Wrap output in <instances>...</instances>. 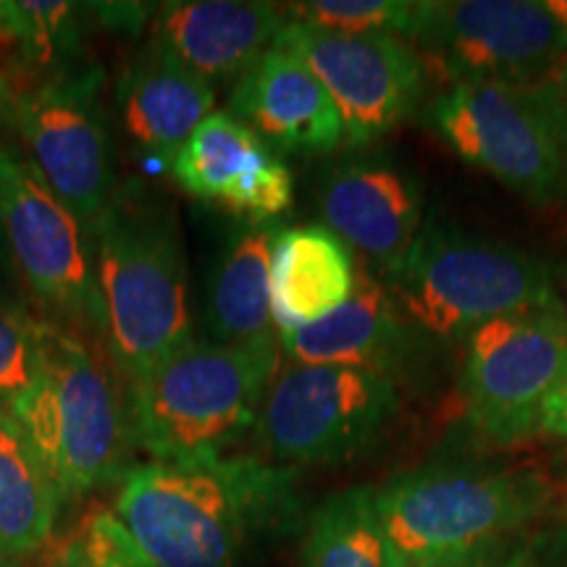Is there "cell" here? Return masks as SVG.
Masks as SVG:
<instances>
[{
  "instance_id": "2",
  "label": "cell",
  "mask_w": 567,
  "mask_h": 567,
  "mask_svg": "<svg viewBox=\"0 0 567 567\" xmlns=\"http://www.w3.org/2000/svg\"><path fill=\"white\" fill-rule=\"evenodd\" d=\"M101 331L130 384L193 344L187 264L174 213L142 193L113 195L92 224Z\"/></svg>"
},
{
  "instance_id": "17",
  "label": "cell",
  "mask_w": 567,
  "mask_h": 567,
  "mask_svg": "<svg viewBox=\"0 0 567 567\" xmlns=\"http://www.w3.org/2000/svg\"><path fill=\"white\" fill-rule=\"evenodd\" d=\"M321 216L326 229L392 276L423 229L421 189L400 168L354 163L323 184Z\"/></svg>"
},
{
  "instance_id": "15",
  "label": "cell",
  "mask_w": 567,
  "mask_h": 567,
  "mask_svg": "<svg viewBox=\"0 0 567 567\" xmlns=\"http://www.w3.org/2000/svg\"><path fill=\"white\" fill-rule=\"evenodd\" d=\"M168 168L184 193L221 205L250 224H274L295 197L287 163L231 111H213Z\"/></svg>"
},
{
  "instance_id": "19",
  "label": "cell",
  "mask_w": 567,
  "mask_h": 567,
  "mask_svg": "<svg viewBox=\"0 0 567 567\" xmlns=\"http://www.w3.org/2000/svg\"><path fill=\"white\" fill-rule=\"evenodd\" d=\"M118 105L132 145L172 166L179 147L216 109V87L147 48L122 76Z\"/></svg>"
},
{
  "instance_id": "1",
  "label": "cell",
  "mask_w": 567,
  "mask_h": 567,
  "mask_svg": "<svg viewBox=\"0 0 567 567\" xmlns=\"http://www.w3.org/2000/svg\"><path fill=\"white\" fill-rule=\"evenodd\" d=\"M113 515L155 567H243L297 526L295 471L208 455L130 465Z\"/></svg>"
},
{
  "instance_id": "9",
  "label": "cell",
  "mask_w": 567,
  "mask_h": 567,
  "mask_svg": "<svg viewBox=\"0 0 567 567\" xmlns=\"http://www.w3.org/2000/svg\"><path fill=\"white\" fill-rule=\"evenodd\" d=\"M567 371L559 305L494 318L465 339L463 415L481 442L513 446L538 434L542 410Z\"/></svg>"
},
{
  "instance_id": "29",
  "label": "cell",
  "mask_w": 567,
  "mask_h": 567,
  "mask_svg": "<svg viewBox=\"0 0 567 567\" xmlns=\"http://www.w3.org/2000/svg\"><path fill=\"white\" fill-rule=\"evenodd\" d=\"M520 567H567V523L530 530Z\"/></svg>"
},
{
  "instance_id": "24",
  "label": "cell",
  "mask_w": 567,
  "mask_h": 567,
  "mask_svg": "<svg viewBox=\"0 0 567 567\" xmlns=\"http://www.w3.org/2000/svg\"><path fill=\"white\" fill-rule=\"evenodd\" d=\"M84 9L66 0H0V55L27 71L53 69V80L69 74L82 45Z\"/></svg>"
},
{
  "instance_id": "4",
  "label": "cell",
  "mask_w": 567,
  "mask_h": 567,
  "mask_svg": "<svg viewBox=\"0 0 567 567\" xmlns=\"http://www.w3.org/2000/svg\"><path fill=\"white\" fill-rule=\"evenodd\" d=\"M555 502V484L534 467L476 463L415 467L375 488L381 526L400 567L526 534Z\"/></svg>"
},
{
  "instance_id": "31",
  "label": "cell",
  "mask_w": 567,
  "mask_h": 567,
  "mask_svg": "<svg viewBox=\"0 0 567 567\" xmlns=\"http://www.w3.org/2000/svg\"><path fill=\"white\" fill-rule=\"evenodd\" d=\"M42 567H87V559H84V551H82V542H80V534L74 538H66V542L59 544L51 555H48L45 563Z\"/></svg>"
},
{
  "instance_id": "18",
  "label": "cell",
  "mask_w": 567,
  "mask_h": 567,
  "mask_svg": "<svg viewBox=\"0 0 567 567\" xmlns=\"http://www.w3.org/2000/svg\"><path fill=\"white\" fill-rule=\"evenodd\" d=\"M231 116L287 153H331L344 142L329 92L297 55L276 45L234 84Z\"/></svg>"
},
{
  "instance_id": "5",
  "label": "cell",
  "mask_w": 567,
  "mask_h": 567,
  "mask_svg": "<svg viewBox=\"0 0 567 567\" xmlns=\"http://www.w3.org/2000/svg\"><path fill=\"white\" fill-rule=\"evenodd\" d=\"M384 284L402 313L431 339H467L494 318L559 305L544 260L439 221L423 226Z\"/></svg>"
},
{
  "instance_id": "27",
  "label": "cell",
  "mask_w": 567,
  "mask_h": 567,
  "mask_svg": "<svg viewBox=\"0 0 567 567\" xmlns=\"http://www.w3.org/2000/svg\"><path fill=\"white\" fill-rule=\"evenodd\" d=\"M80 542L87 567H155L109 509H97L84 520Z\"/></svg>"
},
{
  "instance_id": "30",
  "label": "cell",
  "mask_w": 567,
  "mask_h": 567,
  "mask_svg": "<svg viewBox=\"0 0 567 567\" xmlns=\"http://www.w3.org/2000/svg\"><path fill=\"white\" fill-rule=\"evenodd\" d=\"M538 434L551 439H567V371L557 381V386L551 389L547 405L542 410Z\"/></svg>"
},
{
  "instance_id": "34",
  "label": "cell",
  "mask_w": 567,
  "mask_h": 567,
  "mask_svg": "<svg viewBox=\"0 0 567 567\" xmlns=\"http://www.w3.org/2000/svg\"><path fill=\"white\" fill-rule=\"evenodd\" d=\"M6 97H9V84H6L3 74H0V105H3Z\"/></svg>"
},
{
  "instance_id": "26",
  "label": "cell",
  "mask_w": 567,
  "mask_h": 567,
  "mask_svg": "<svg viewBox=\"0 0 567 567\" xmlns=\"http://www.w3.org/2000/svg\"><path fill=\"white\" fill-rule=\"evenodd\" d=\"M42 363V323L0 305V410L6 415L30 394Z\"/></svg>"
},
{
  "instance_id": "20",
  "label": "cell",
  "mask_w": 567,
  "mask_h": 567,
  "mask_svg": "<svg viewBox=\"0 0 567 567\" xmlns=\"http://www.w3.org/2000/svg\"><path fill=\"white\" fill-rule=\"evenodd\" d=\"M358 268L334 231L321 224L279 229L271 252V302L279 334L331 316L350 300Z\"/></svg>"
},
{
  "instance_id": "16",
  "label": "cell",
  "mask_w": 567,
  "mask_h": 567,
  "mask_svg": "<svg viewBox=\"0 0 567 567\" xmlns=\"http://www.w3.org/2000/svg\"><path fill=\"white\" fill-rule=\"evenodd\" d=\"M289 17L274 3L174 0L155 11L151 48L208 84H237L271 51Z\"/></svg>"
},
{
  "instance_id": "23",
  "label": "cell",
  "mask_w": 567,
  "mask_h": 567,
  "mask_svg": "<svg viewBox=\"0 0 567 567\" xmlns=\"http://www.w3.org/2000/svg\"><path fill=\"white\" fill-rule=\"evenodd\" d=\"M302 567H400L381 526L373 486L331 494L310 515Z\"/></svg>"
},
{
  "instance_id": "11",
  "label": "cell",
  "mask_w": 567,
  "mask_h": 567,
  "mask_svg": "<svg viewBox=\"0 0 567 567\" xmlns=\"http://www.w3.org/2000/svg\"><path fill=\"white\" fill-rule=\"evenodd\" d=\"M276 48L292 53L329 92L350 145H371L417 109L425 63L392 34H352L287 21Z\"/></svg>"
},
{
  "instance_id": "14",
  "label": "cell",
  "mask_w": 567,
  "mask_h": 567,
  "mask_svg": "<svg viewBox=\"0 0 567 567\" xmlns=\"http://www.w3.org/2000/svg\"><path fill=\"white\" fill-rule=\"evenodd\" d=\"M429 339L402 313L386 284L358 268L350 300L321 321L279 334V347L295 365L360 368L402 384L421 375Z\"/></svg>"
},
{
  "instance_id": "6",
  "label": "cell",
  "mask_w": 567,
  "mask_h": 567,
  "mask_svg": "<svg viewBox=\"0 0 567 567\" xmlns=\"http://www.w3.org/2000/svg\"><path fill=\"white\" fill-rule=\"evenodd\" d=\"M9 417L30 439L61 499L126 473L130 413L95 354L66 331L42 323L38 381Z\"/></svg>"
},
{
  "instance_id": "21",
  "label": "cell",
  "mask_w": 567,
  "mask_h": 567,
  "mask_svg": "<svg viewBox=\"0 0 567 567\" xmlns=\"http://www.w3.org/2000/svg\"><path fill=\"white\" fill-rule=\"evenodd\" d=\"M279 229L247 224L229 239L210 276L208 326L221 344L276 337L271 302V252Z\"/></svg>"
},
{
  "instance_id": "36",
  "label": "cell",
  "mask_w": 567,
  "mask_h": 567,
  "mask_svg": "<svg viewBox=\"0 0 567 567\" xmlns=\"http://www.w3.org/2000/svg\"><path fill=\"white\" fill-rule=\"evenodd\" d=\"M3 417H6V413H3V410H0V421H3Z\"/></svg>"
},
{
  "instance_id": "22",
  "label": "cell",
  "mask_w": 567,
  "mask_h": 567,
  "mask_svg": "<svg viewBox=\"0 0 567 567\" xmlns=\"http://www.w3.org/2000/svg\"><path fill=\"white\" fill-rule=\"evenodd\" d=\"M61 494L24 431L0 421V565L40 551L53 534Z\"/></svg>"
},
{
  "instance_id": "37",
  "label": "cell",
  "mask_w": 567,
  "mask_h": 567,
  "mask_svg": "<svg viewBox=\"0 0 567 567\" xmlns=\"http://www.w3.org/2000/svg\"><path fill=\"white\" fill-rule=\"evenodd\" d=\"M0 567H11V565H0Z\"/></svg>"
},
{
  "instance_id": "35",
  "label": "cell",
  "mask_w": 567,
  "mask_h": 567,
  "mask_svg": "<svg viewBox=\"0 0 567 567\" xmlns=\"http://www.w3.org/2000/svg\"><path fill=\"white\" fill-rule=\"evenodd\" d=\"M559 308H563V313H565V318H567V284H565V295H563V300H559Z\"/></svg>"
},
{
  "instance_id": "28",
  "label": "cell",
  "mask_w": 567,
  "mask_h": 567,
  "mask_svg": "<svg viewBox=\"0 0 567 567\" xmlns=\"http://www.w3.org/2000/svg\"><path fill=\"white\" fill-rule=\"evenodd\" d=\"M528 536L530 530L499 538V542L484 544V547L457 551V555L431 559L421 567H520L523 559H526Z\"/></svg>"
},
{
  "instance_id": "12",
  "label": "cell",
  "mask_w": 567,
  "mask_h": 567,
  "mask_svg": "<svg viewBox=\"0 0 567 567\" xmlns=\"http://www.w3.org/2000/svg\"><path fill=\"white\" fill-rule=\"evenodd\" d=\"M101 82V69L69 71L45 80L17 103V124L32 168L90 226L113 197L111 137L97 103Z\"/></svg>"
},
{
  "instance_id": "7",
  "label": "cell",
  "mask_w": 567,
  "mask_h": 567,
  "mask_svg": "<svg viewBox=\"0 0 567 567\" xmlns=\"http://www.w3.org/2000/svg\"><path fill=\"white\" fill-rule=\"evenodd\" d=\"M425 116L467 166L526 200L555 205L567 197V101L557 87L457 82Z\"/></svg>"
},
{
  "instance_id": "13",
  "label": "cell",
  "mask_w": 567,
  "mask_h": 567,
  "mask_svg": "<svg viewBox=\"0 0 567 567\" xmlns=\"http://www.w3.org/2000/svg\"><path fill=\"white\" fill-rule=\"evenodd\" d=\"M0 229L34 295L63 316L101 329L92 250L82 221L40 179L30 161L0 145Z\"/></svg>"
},
{
  "instance_id": "8",
  "label": "cell",
  "mask_w": 567,
  "mask_h": 567,
  "mask_svg": "<svg viewBox=\"0 0 567 567\" xmlns=\"http://www.w3.org/2000/svg\"><path fill=\"white\" fill-rule=\"evenodd\" d=\"M400 408V384L386 375L289 363L276 373L255 431L274 465H337L379 442Z\"/></svg>"
},
{
  "instance_id": "10",
  "label": "cell",
  "mask_w": 567,
  "mask_h": 567,
  "mask_svg": "<svg viewBox=\"0 0 567 567\" xmlns=\"http://www.w3.org/2000/svg\"><path fill=\"white\" fill-rule=\"evenodd\" d=\"M408 42L452 84H534L567 55V32L544 0H421Z\"/></svg>"
},
{
  "instance_id": "25",
  "label": "cell",
  "mask_w": 567,
  "mask_h": 567,
  "mask_svg": "<svg viewBox=\"0 0 567 567\" xmlns=\"http://www.w3.org/2000/svg\"><path fill=\"white\" fill-rule=\"evenodd\" d=\"M287 9L289 19L302 24L352 34H392L408 42L421 0H308Z\"/></svg>"
},
{
  "instance_id": "33",
  "label": "cell",
  "mask_w": 567,
  "mask_h": 567,
  "mask_svg": "<svg viewBox=\"0 0 567 567\" xmlns=\"http://www.w3.org/2000/svg\"><path fill=\"white\" fill-rule=\"evenodd\" d=\"M557 90H559V95H563V97H565V101H567V55H565V61H563V63H559Z\"/></svg>"
},
{
  "instance_id": "32",
  "label": "cell",
  "mask_w": 567,
  "mask_h": 567,
  "mask_svg": "<svg viewBox=\"0 0 567 567\" xmlns=\"http://www.w3.org/2000/svg\"><path fill=\"white\" fill-rule=\"evenodd\" d=\"M551 17L559 21V27L567 32V0H544Z\"/></svg>"
},
{
  "instance_id": "3",
  "label": "cell",
  "mask_w": 567,
  "mask_h": 567,
  "mask_svg": "<svg viewBox=\"0 0 567 567\" xmlns=\"http://www.w3.org/2000/svg\"><path fill=\"white\" fill-rule=\"evenodd\" d=\"M279 363V334L184 347L132 384V442L153 460L224 455L258 423Z\"/></svg>"
}]
</instances>
